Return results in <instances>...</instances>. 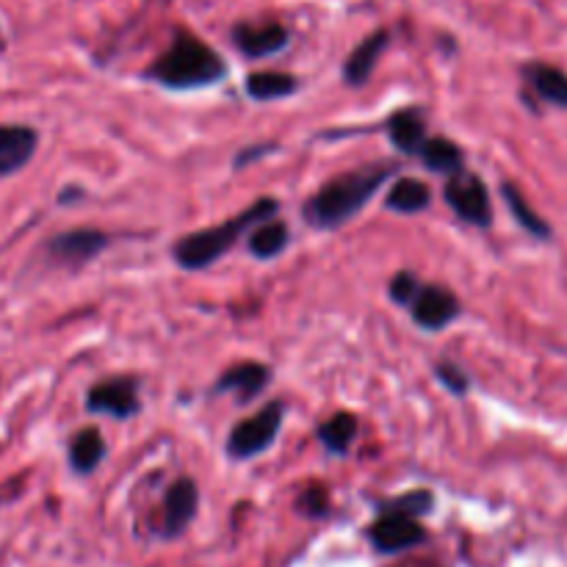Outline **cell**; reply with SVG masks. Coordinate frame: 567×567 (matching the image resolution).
Returning <instances> with one entry per match:
<instances>
[{
    "label": "cell",
    "mask_w": 567,
    "mask_h": 567,
    "mask_svg": "<svg viewBox=\"0 0 567 567\" xmlns=\"http://www.w3.org/2000/svg\"><path fill=\"white\" fill-rule=\"evenodd\" d=\"M39 133L31 125H0V177H11L31 164Z\"/></svg>",
    "instance_id": "obj_11"
},
{
    "label": "cell",
    "mask_w": 567,
    "mask_h": 567,
    "mask_svg": "<svg viewBox=\"0 0 567 567\" xmlns=\"http://www.w3.org/2000/svg\"><path fill=\"white\" fill-rule=\"evenodd\" d=\"M524 75L526 83L540 94V100L557 105V109H567V72L559 66L543 64V61H532Z\"/></svg>",
    "instance_id": "obj_16"
},
{
    "label": "cell",
    "mask_w": 567,
    "mask_h": 567,
    "mask_svg": "<svg viewBox=\"0 0 567 567\" xmlns=\"http://www.w3.org/2000/svg\"><path fill=\"white\" fill-rule=\"evenodd\" d=\"M408 308L413 313L415 324L424 327V330H443L460 316V302L449 288L424 286V282H421L419 293H415Z\"/></svg>",
    "instance_id": "obj_9"
},
{
    "label": "cell",
    "mask_w": 567,
    "mask_h": 567,
    "mask_svg": "<svg viewBox=\"0 0 567 567\" xmlns=\"http://www.w3.org/2000/svg\"><path fill=\"white\" fill-rule=\"evenodd\" d=\"M424 526L419 524V518L410 513H402V509L382 507L380 520L371 526V543L377 546V551L382 554H399L408 551V548L419 546L424 540Z\"/></svg>",
    "instance_id": "obj_7"
},
{
    "label": "cell",
    "mask_w": 567,
    "mask_h": 567,
    "mask_svg": "<svg viewBox=\"0 0 567 567\" xmlns=\"http://www.w3.org/2000/svg\"><path fill=\"white\" fill-rule=\"evenodd\" d=\"M297 92V78L288 72H252L247 78V94L252 100H280Z\"/></svg>",
    "instance_id": "obj_21"
},
{
    "label": "cell",
    "mask_w": 567,
    "mask_h": 567,
    "mask_svg": "<svg viewBox=\"0 0 567 567\" xmlns=\"http://www.w3.org/2000/svg\"><path fill=\"white\" fill-rule=\"evenodd\" d=\"M421 161H424L426 169L443 172V175H454V172L463 169V150L457 147L449 138H426L424 147H421Z\"/></svg>",
    "instance_id": "obj_20"
},
{
    "label": "cell",
    "mask_w": 567,
    "mask_h": 567,
    "mask_svg": "<svg viewBox=\"0 0 567 567\" xmlns=\"http://www.w3.org/2000/svg\"><path fill=\"white\" fill-rule=\"evenodd\" d=\"M435 371H437V380H441L449 391L457 393V396H465V393H468V377H465V371L460 369V365L437 363Z\"/></svg>",
    "instance_id": "obj_25"
},
{
    "label": "cell",
    "mask_w": 567,
    "mask_h": 567,
    "mask_svg": "<svg viewBox=\"0 0 567 567\" xmlns=\"http://www.w3.org/2000/svg\"><path fill=\"white\" fill-rule=\"evenodd\" d=\"M282 415H286V408L282 402H269L264 410L252 415L247 421H238L233 426L230 437H227V454L233 460H249L255 454L266 452V449L275 443L277 432L282 426Z\"/></svg>",
    "instance_id": "obj_4"
},
{
    "label": "cell",
    "mask_w": 567,
    "mask_h": 567,
    "mask_svg": "<svg viewBox=\"0 0 567 567\" xmlns=\"http://www.w3.org/2000/svg\"><path fill=\"white\" fill-rule=\"evenodd\" d=\"M271 382V369L264 363H238L233 369L225 371L219 382L214 385L216 393H238L241 402H252L255 396L269 388Z\"/></svg>",
    "instance_id": "obj_13"
},
{
    "label": "cell",
    "mask_w": 567,
    "mask_h": 567,
    "mask_svg": "<svg viewBox=\"0 0 567 567\" xmlns=\"http://www.w3.org/2000/svg\"><path fill=\"white\" fill-rule=\"evenodd\" d=\"M89 413L111 415V419H133L142 410L138 399V382L133 377H114L89 388L86 393Z\"/></svg>",
    "instance_id": "obj_6"
},
{
    "label": "cell",
    "mask_w": 567,
    "mask_h": 567,
    "mask_svg": "<svg viewBox=\"0 0 567 567\" xmlns=\"http://www.w3.org/2000/svg\"><path fill=\"white\" fill-rule=\"evenodd\" d=\"M443 197H446L449 208L460 216L463 221L476 227H491L493 221V205L491 194H487L485 183L480 181L471 172H454L449 177L446 188H443Z\"/></svg>",
    "instance_id": "obj_5"
},
{
    "label": "cell",
    "mask_w": 567,
    "mask_h": 567,
    "mask_svg": "<svg viewBox=\"0 0 567 567\" xmlns=\"http://www.w3.org/2000/svg\"><path fill=\"white\" fill-rule=\"evenodd\" d=\"M393 172H396V164H371L332 177L305 205V219L319 230H336V227L347 225L385 186Z\"/></svg>",
    "instance_id": "obj_1"
},
{
    "label": "cell",
    "mask_w": 567,
    "mask_h": 567,
    "mask_svg": "<svg viewBox=\"0 0 567 567\" xmlns=\"http://www.w3.org/2000/svg\"><path fill=\"white\" fill-rule=\"evenodd\" d=\"M358 437V415L338 413L319 426V441L330 449L332 454H347Z\"/></svg>",
    "instance_id": "obj_22"
},
{
    "label": "cell",
    "mask_w": 567,
    "mask_h": 567,
    "mask_svg": "<svg viewBox=\"0 0 567 567\" xmlns=\"http://www.w3.org/2000/svg\"><path fill=\"white\" fill-rule=\"evenodd\" d=\"M388 136H391L393 147L402 150L408 155H419L421 147L430 136H426V122L419 109H404L388 120Z\"/></svg>",
    "instance_id": "obj_15"
},
{
    "label": "cell",
    "mask_w": 567,
    "mask_h": 567,
    "mask_svg": "<svg viewBox=\"0 0 567 567\" xmlns=\"http://www.w3.org/2000/svg\"><path fill=\"white\" fill-rule=\"evenodd\" d=\"M109 247V236L94 227H75V230H64L48 241L50 260L64 266H83L92 258H97L103 249Z\"/></svg>",
    "instance_id": "obj_8"
},
{
    "label": "cell",
    "mask_w": 567,
    "mask_h": 567,
    "mask_svg": "<svg viewBox=\"0 0 567 567\" xmlns=\"http://www.w3.org/2000/svg\"><path fill=\"white\" fill-rule=\"evenodd\" d=\"M233 42L249 59H266L286 48L288 28L280 22H238L233 28Z\"/></svg>",
    "instance_id": "obj_10"
},
{
    "label": "cell",
    "mask_w": 567,
    "mask_h": 567,
    "mask_svg": "<svg viewBox=\"0 0 567 567\" xmlns=\"http://www.w3.org/2000/svg\"><path fill=\"white\" fill-rule=\"evenodd\" d=\"M299 507L308 515H321L327 509V493L321 487H310L302 498H299Z\"/></svg>",
    "instance_id": "obj_26"
},
{
    "label": "cell",
    "mask_w": 567,
    "mask_h": 567,
    "mask_svg": "<svg viewBox=\"0 0 567 567\" xmlns=\"http://www.w3.org/2000/svg\"><path fill=\"white\" fill-rule=\"evenodd\" d=\"M502 194H504V199H507L513 216L518 219V225L524 227V230H529L532 236L540 238V241H548V238H551V227L540 219V214H537V210L526 203V197L513 186V183H504Z\"/></svg>",
    "instance_id": "obj_23"
},
{
    "label": "cell",
    "mask_w": 567,
    "mask_h": 567,
    "mask_svg": "<svg viewBox=\"0 0 567 567\" xmlns=\"http://www.w3.org/2000/svg\"><path fill=\"white\" fill-rule=\"evenodd\" d=\"M288 247V225L280 219H266L249 233V252L260 260H271Z\"/></svg>",
    "instance_id": "obj_19"
},
{
    "label": "cell",
    "mask_w": 567,
    "mask_h": 567,
    "mask_svg": "<svg viewBox=\"0 0 567 567\" xmlns=\"http://www.w3.org/2000/svg\"><path fill=\"white\" fill-rule=\"evenodd\" d=\"M227 72L225 61L210 44L192 33H181L150 66V78L166 89H199L221 81Z\"/></svg>",
    "instance_id": "obj_3"
},
{
    "label": "cell",
    "mask_w": 567,
    "mask_h": 567,
    "mask_svg": "<svg viewBox=\"0 0 567 567\" xmlns=\"http://www.w3.org/2000/svg\"><path fill=\"white\" fill-rule=\"evenodd\" d=\"M388 42H391V33L388 31H377L371 33V37H365L363 42L349 53L347 64H343V81H347L349 86H363L371 78V72H374L380 55L385 53Z\"/></svg>",
    "instance_id": "obj_14"
},
{
    "label": "cell",
    "mask_w": 567,
    "mask_h": 567,
    "mask_svg": "<svg viewBox=\"0 0 567 567\" xmlns=\"http://www.w3.org/2000/svg\"><path fill=\"white\" fill-rule=\"evenodd\" d=\"M197 485L192 480H177L164 498V535L175 537L192 524L197 513Z\"/></svg>",
    "instance_id": "obj_12"
},
{
    "label": "cell",
    "mask_w": 567,
    "mask_h": 567,
    "mask_svg": "<svg viewBox=\"0 0 567 567\" xmlns=\"http://www.w3.org/2000/svg\"><path fill=\"white\" fill-rule=\"evenodd\" d=\"M277 199H258L252 208L241 210L238 216H233L230 221H221V225L208 227V230H197L183 236L181 241L172 249V258L177 260V266L186 271L208 269L214 266L221 255L230 252L238 241H241L244 233L252 230L260 221L271 219L277 214Z\"/></svg>",
    "instance_id": "obj_2"
},
{
    "label": "cell",
    "mask_w": 567,
    "mask_h": 567,
    "mask_svg": "<svg viewBox=\"0 0 567 567\" xmlns=\"http://www.w3.org/2000/svg\"><path fill=\"white\" fill-rule=\"evenodd\" d=\"M430 186L415 181V177H402V181H396L385 197V205L391 210H396V214H419V210L430 208Z\"/></svg>",
    "instance_id": "obj_18"
},
{
    "label": "cell",
    "mask_w": 567,
    "mask_h": 567,
    "mask_svg": "<svg viewBox=\"0 0 567 567\" xmlns=\"http://www.w3.org/2000/svg\"><path fill=\"white\" fill-rule=\"evenodd\" d=\"M105 457V441L100 435V430L89 426V430H81L70 441V465L78 474H92Z\"/></svg>",
    "instance_id": "obj_17"
},
{
    "label": "cell",
    "mask_w": 567,
    "mask_h": 567,
    "mask_svg": "<svg viewBox=\"0 0 567 567\" xmlns=\"http://www.w3.org/2000/svg\"><path fill=\"white\" fill-rule=\"evenodd\" d=\"M419 288H421V280L413 275V271H399V275L391 280V299L396 305H404V308H408V305L413 302L415 293H419Z\"/></svg>",
    "instance_id": "obj_24"
}]
</instances>
